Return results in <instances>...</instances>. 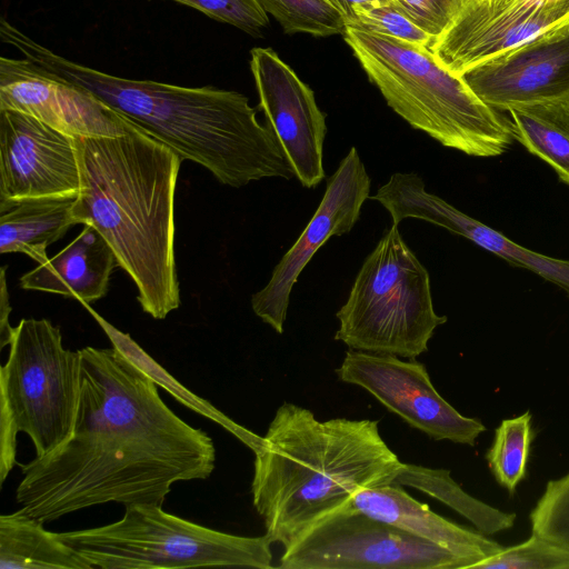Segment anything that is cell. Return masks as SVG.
<instances>
[{
    "instance_id": "cell-1",
    "label": "cell",
    "mask_w": 569,
    "mask_h": 569,
    "mask_svg": "<svg viewBox=\"0 0 569 569\" xmlns=\"http://www.w3.org/2000/svg\"><path fill=\"white\" fill-rule=\"evenodd\" d=\"M71 435L21 465L16 500L46 523L107 502L162 506L173 483L203 480L216 465L212 439L180 419L157 383L117 348L86 347Z\"/></svg>"
},
{
    "instance_id": "cell-2",
    "label": "cell",
    "mask_w": 569,
    "mask_h": 569,
    "mask_svg": "<svg viewBox=\"0 0 569 569\" xmlns=\"http://www.w3.org/2000/svg\"><path fill=\"white\" fill-rule=\"evenodd\" d=\"M0 38L23 58L90 91L222 184L240 188L295 177L274 132L259 122L240 92L113 76L56 53L4 18Z\"/></svg>"
},
{
    "instance_id": "cell-3",
    "label": "cell",
    "mask_w": 569,
    "mask_h": 569,
    "mask_svg": "<svg viewBox=\"0 0 569 569\" xmlns=\"http://www.w3.org/2000/svg\"><path fill=\"white\" fill-rule=\"evenodd\" d=\"M74 139V222L98 230L133 280L142 310L164 319L180 307L174 194L182 160L136 123L124 136Z\"/></svg>"
},
{
    "instance_id": "cell-4",
    "label": "cell",
    "mask_w": 569,
    "mask_h": 569,
    "mask_svg": "<svg viewBox=\"0 0 569 569\" xmlns=\"http://www.w3.org/2000/svg\"><path fill=\"white\" fill-rule=\"evenodd\" d=\"M254 453L252 502L266 536L283 549L363 489L392 485L403 467L379 431V421H319L284 402Z\"/></svg>"
},
{
    "instance_id": "cell-5",
    "label": "cell",
    "mask_w": 569,
    "mask_h": 569,
    "mask_svg": "<svg viewBox=\"0 0 569 569\" xmlns=\"http://www.w3.org/2000/svg\"><path fill=\"white\" fill-rule=\"evenodd\" d=\"M343 38L389 107L415 129L473 157L500 156L512 143L510 120L428 48L349 24Z\"/></svg>"
},
{
    "instance_id": "cell-6",
    "label": "cell",
    "mask_w": 569,
    "mask_h": 569,
    "mask_svg": "<svg viewBox=\"0 0 569 569\" xmlns=\"http://www.w3.org/2000/svg\"><path fill=\"white\" fill-rule=\"evenodd\" d=\"M0 370V480L16 461L17 433H27L42 457L72 432L80 391L81 355L62 345L59 327L22 319Z\"/></svg>"
},
{
    "instance_id": "cell-7",
    "label": "cell",
    "mask_w": 569,
    "mask_h": 569,
    "mask_svg": "<svg viewBox=\"0 0 569 569\" xmlns=\"http://www.w3.org/2000/svg\"><path fill=\"white\" fill-rule=\"evenodd\" d=\"M336 316L335 339L350 349L408 359L426 352L447 322L433 309L429 272L395 223L362 262Z\"/></svg>"
},
{
    "instance_id": "cell-8",
    "label": "cell",
    "mask_w": 569,
    "mask_h": 569,
    "mask_svg": "<svg viewBox=\"0 0 569 569\" xmlns=\"http://www.w3.org/2000/svg\"><path fill=\"white\" fill-rule=\"evenodd\" d=\"M57 535L93 569L272 567L271 542L266 535L217 531L153 503L126 505L123 517L113 523Z\"/></svg>"
},
{
    "instance_id": "cell-9",
    "label": "cell",
    "mask_w": 569,
    "mask_h": 569,
    "mask_svg": "<svg viewBox=\"0 0 569 569\" xmlns=\"http://www.w3.org/2000/svg\"><path fill=\"white\" fill-rule=\"evenodd\" d=\"M282 569H462L449 550L348 505L283 549Z\"/></svg>"
},
{
    "instance_id": "cell-10",
    "label": "cell",
    "mask_w": 569,
    "mask_h": 569,
    "mask_svg": "<svg viewBox=\"0 0 569 569\" xmlns=\"http://www.w3.org/2000/svg\"><path fill=\"white\" fill-rule=\"evenodd\" d=\"M336 373L340 381L365 389L431 439L475 446L486 430L481 421L462 416L445 400L426 366L415 359L350 349Z\"/></svg>"
},
{
    "instance_id": "cell-11",
    "label": "cell",
    "mask_w": 569,
    "mask_h": 569,
    "mask_svg": "<svg viewBox=\"0 0 569 569\" xmlns=\"http://www.w3.org/2000/svg\"><path fill=\"white\" fill-rule=\"evenodd\" d=\"M569 22V0H463L430 47L461 77L469 69Z\"/></svg>"
},
{
    "instance_id": "cell-12",
    "label": "cell",
    "mask_w": 569,
    "mask_h": 569,
    "mask_svg": "<svg viewBox=\"0 0 569 569\" xmlns=\"http://www.w3.org/2000/svg\"><path fill=\"white\" fill-rule=\"evenodd\" d=\"M370 186L366 167L352 147L328 179L325 194L302 233L274 267L268 283L251 297L256 316L277 333L283 332L290 295L301 271L330 237L353 228Z\"/></svg>"
},
{
    "instance_id": "cell-13",
    "label": "cell",
    "mask_w": 569,
    "mask_h": 569,
    "mask_svg": "<svg viewBox=\"0 0 569 569\" xmlns=\"http://www.w3.org/2000/svg\"><path fill=\"white\" fill-rule=\"evenodd\" d=\"M79 190L76 139L29 114L0 110V212L22 200Z\"/></svg>"
},
{
    "instance_id": "cell-14",
    "label": "cell",
    "mask_w": 569,
    "mask_h": 569,
    "mask_svg": "<svg viewBox=\"0 0 569 569\" xmlns=\"http://www.w3.org/2000/svg\"><path fill=\"white\" fill-rule=\"evenodd\" d=\"M0 110L29 114L73 138H114L134 126L90 91L23 57L0 58Z\"/></svg>"
},
{
    "instance_id": "cell-15",
    "label": "cell",
    "mask_w": 569,
    "mask_h": 569,
    "mask_svg": "<svg viewBox=\"0 0 569 569\" xmlns=\"http://www.w3.org/2000/svg\"><path fill=\"white\" fill-rule=\"evenodd\" d=\"M250 56L266 123L274 132L301 186L315 188L326 176V114L309 86L272 49L254 48Z\"/></svg>"
},
{
    "instance_id": "cell-16",
    "label": "cell",
    "mask_w": 569,
    "mask_h": 569,
    "mask_svg": "<svg viewBox=\"0 0 569 569\" xmlns=\"http://www.w3.org/2000/svg\"><path fill=\"white\" fill-rule=\"evenodd\" d=\"M461 78L496 110L569 98V22L500 53Z\"/></svg>"
},
{
    "instance_id": "cell-17",
    "label": "cell",
    "mask_w": 569,
    "mask_h": 569,
    "mask_svg": "<svg viewBox=\"0 0 569 569\" xmlns=\"http://www.w3.org/2000/svg\"><path fill=\"white\" fill-rule=\"evenodd\" d=\"M348 506L449 550L468 561V568L503 548L485 533L437 515L399 485L363 489Z\"/></svg>"
},
{
    "instance_id": "cell-18",
    "label": "cell",
    "mask_w": 569,
    "mask_h": 569,
    "mask_svg": "<svg viewBox=\"0 0 569 569\" xmlns=\"http://www.w3.org/2000/svg\"><path fill=\"white\" fill-rule=\"evenodd\" d=\"M64 249L20 278L24 290L58 293L91 303L107 295L116 256L98 230L83 224Z\"/></svg>"
},
{
    "instance_id": "cell-19",
    "label": "cell",
    "mask_w": 569,
    "mask_h": 569,
    "mask_svg": "<svg viewBox=\"0 0 569 569\" xmlns=\"http://www.w3.org/2000/svg\"><path fill=\"white\" fill-rule=\"evenodd\" d=\"M370 198L385 207L395 224L408 218L425 220L461 236L502 259L513 242L442 198L428 192L423 180L413 172L392 173Z\"/></svg>"
},
{
    "instance_id": "cell-20",
    "label": "cell",
    "mask_w": 569,
    "mask_h": 569,
    "mask_svg": "<svg viewBox=\"0 0 569 569\" xmlns=\"http://www.w3.org/2000/svg\"><path fill=\"white\" fill-rule=\"evenodd\" d=\"M77 196L33 198L0 212V253H23L44 263L47 248L74 226Z\"/></svg>"
},
{
    "instance_id": "cell-21",
    "label": "cell",
    "mask_w": 569,
    "mask_h": 569,
    "mask_svg": "<svg viewBox=\"0 0 569 569\" xmlns=\"http://www.w3.org/2000/svg\"><path fill=\"white\" fill-rule=\"evenodd\" d=\"M42 525L20 509L0 517V569H93Z\"/></svg>"
},
{
    "instance_id": "cell-22",
    "label": "cell",
    "mask_w": 569,
    "mask_h": 569,
    "mask_svg": "<svg viewBox=\"0 0 569 569\" xmlns=\"http://www.w3.org/2000/svg\"><path fill=\"white\" fill-rule=\"evenodd\" d=\"M513 139L569 184V98L508 110Z\"/></svg>"
},
{
    "instance_id": "cell-23",
    "label": "cell",
    "mask_w": 569,
    "mask_h": 569,
    "mask_svg": "<svg viewBox=\"0 0 569 569\" xmlns=\"http://www.w3.org/2000/svg\"><path fill=\"white\" fill-rule=\"evenodd\" d=\"M96 319L112 346L141 368L157 385L172 395L178 401L199 415L217 422L248 446L254 453L262 447L263 438L234 422L207 400L183 387L149 356L131 337L124 333L97 313L89 303H82Z\"/></svg>"
},
{
    "instance_id": "cell-24",
    "label": "cell",
    "mask_w": 569,
    "mask_h": 569,
    "mask_svg": "<svg viewBox=\"0 0 569 569\" xmlns=\"http://www.w3.org/2000/svg\"><path fill=\"white\" fill-rule=\"evenodd\" d=\"M393 485L409 486L442 501L467 518L480 532L495 535L513 527L515 512H505L465 492L448 470L403 463Z\"/></svg>"
},
{
    "instance_id": "cell-25",
    "label": "cell",
    "mask_w": 569,
    "mask_h": 569,
    "mask_svg": "<svg viewBox=\"0 0 569 569\" xmlns=\"http://www.w3.org/2000/svg\"><path fill=\"white\" fill-rule=\"evenodd\" d=\"M531 421L530 411L502 420L495 430L492 445L486 455L491 473L510 496L526 476L533 439Z\"/></svg>"
},
{
    "instance_id": "cell-26",
    "label": "cell",
    "mask_w": 569,
    "mask_h": 569,
    "mask_svg": "<svg viewBox=\"0 0 569 569\" xmlns=\"http://www.w3.org/2000/svg\"><path fill=\"white\" fill-rule=\"evenodd\" d=\"M286 33L305 32L316 37L342 34L343 14L328 0H257Z\"/></svg>"
},
{
    "instance_id": "cell-27",
    "label": "cell",
    "mask_w": 569,
    "mask_h": 569,
    "mask_svg": "<svg viewBox=\"0 0 569 569\" xmlns=\"http://www.w3.org/2000/svg\"><path fill=\"white\" fill-rule=\"evenodd\" d=\"M471 568L569 569V552L532 532L526 541L503 547Z\"/></svg>"
},
{
    "instance_id": "cell-28",
    "label": "cell",
    "mask_w": 569,
    "mask_h": 569,
    "mask_svg": "<svg viewBox=\"0 0 569 569\" xmlns=\"http://www.w3.org/2000/svg\"><path fill=\"white\" fill-rule=\"evenodd\" d=\"M347 24L428 49H430L436 39L387 3L357 6L352 20Z\"/></svg>"
},
{
    "instance_id": "cell-29",
    "label": "cell",
    "mask_w": 569,
    "mask_h": 569,
    "mask_svg": "<svg viewBox=\"0 0 569 569\" xmlns=\"http://www.w3.org/2000/svg\"><path fill=\"white\" fill-rule=\"evenodd\" d=\"M206 16L229 23L250 34H259L269 24L268 13L257 0H172Z\"/></svg>"
},
{
    "instance_id": "cell-30",
    "label": "cell",
    "mask_w": 569,
    "mask_h": 569,
    "mask_svg": "<svg viewBox=\"0 0 569 569\" xmlns=\"http://www.w3.org/2000/svg\"><path fill=\"white\" fill-rule=\"evenodd\" d=\"M409 20L437 38L460 10L463 0H387Z\"/></svg>"
},
{
    "instance_id": "cell-31",
    "label": "cell",
    "mask_w": 569,
    "mask_h": 569,
    "mask_svg": "<svg viewBox=\"0 0 569 569\" xmlns=\"http://www.w3.org/2000/svg\"><path fill=\"white\" fill-rule=\"evenodd\" d=\"M510 264L530 270L555 283L569 296V260L557 259L531 251L516 242L505 257Z\"/></svg>"
},
{
    "instance_id": "cell-32",
    "label": "cell",
    "mask_w": 569,
    "mask_h": 569,
    "mask_svg": "<svg viewBox=\"0 0 569 569\" xmlns=\"http://www.w3.org/2000/svg\"><path fill=\"white\" fill-rule=\"evenodd\" d=\"M8 266L1 268V290H0V348H4L11 343L14 327L9 323V315L11 311L9 292L6 280V269Z\"/></svg>"
},
{
    "instance_id": "cell-33",
    "label": "cell",
    "mask_w": 569,
    "mask_h": 569,
    "mask_svg": "<svg viewBox=\"0 0 569 569\" xmlns=\"http://www.w3.org/2000/svg\"><path fill=\"white\" fill-rule=\"evenodd\" d=\"M330 1L346 18L347 23L352 20L355 8L365 3H387V0H328Z\"/></svg>"
}]
</instances>
